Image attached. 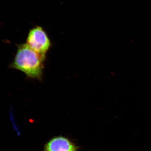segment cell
Masks as SVG:
<instances>
[{"mask_svg": "<svg viewBox=\"0 0 151 151\" xmlns=\"http://www.w3.org/2000/svg\"><path fill=\"white\" fill-rule=\"evenodd\" d=\"M45 59L25 44L19 47L13 65L28 77L40 80L43 75Z\"/></svg>", "mask_w": 151, "mask_h": 151, "instance_id": "obj_1", "label": "cell"}, {"mask_svg": "<svg viewBox=\"0 0 151 151\" xmlns=\"http://www.w3.org/2000/svg\"><path fill=\"white\" fill-rule=\"evenodd\" d=\"M27 44L33 50L45 59V55L51 47V42L45 31L37 26L30 30Z\"/></svg>", "mask_w": 151, "mask_h": 151, "instance_id": "obj_2", "label": "cell"}, {"mask_svg": "<svg viewBox=\"0 0 151 151\" xmlns=\"http://www.w3.org/2000/svg\"><path fill=\"white\" fill-rule=\"evenodd\" d=\"M78 147L68 138L60 136L54 137L45 146L44 151H78Z\"/></svg>", "mask_w": 151, "mask_h": 151, "instance_id": "obj_3", "label": "cell"}]
</instances>
